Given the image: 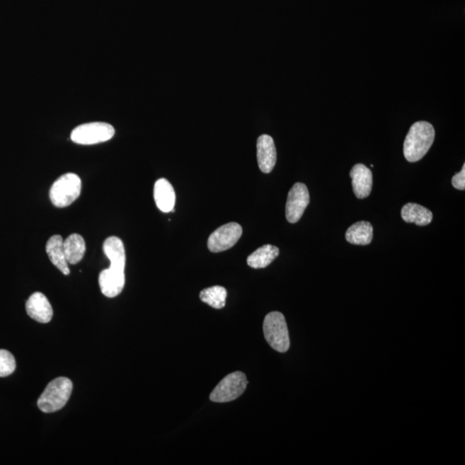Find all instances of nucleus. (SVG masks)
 <instances>
[{
    "label": "nucleus",
    "mask_w": 465,
    "mask_h": 465,
    "mask_svg": "<svg viewBox=\"0 0 465 465\" xmlns=\"http://www.w3.org/2000/svg\"><path fill=\"white\" fill-rule=\"evenodd\" d=\"M16 369L14 357L6 350H0V377L13 374Z\"/></svg>",
    "instance_id": "obj_20"
},
{
    "label": "nucleus",
    "mask_w": 465,
    "mask_h": 465,
    "mask_svg": "<svg viewBox=\"0 0 465 465\" xmlns=\"http://www.w3.org/2000/svg\"><path fill=\"white\" fill-rule=\"evenodd\" d=\"M154 196L159 209L162 212H174L176 196L173 185L166 178H160L155 183Z\"/></svg>",
    "instance_id": "obj_13"
},
{
    "label": "nucleus",
    "mask_w": 465,
    "mask_h": 465,
    "mask_svg": "<svg viewBox=\"0 0 465 465\" xmlns=\"http://www.w3.org/2000/svg\"><path fill=\"white\" fill-rule=\"evenodd\" d=\"M280 256V249L275 246L265 245L248 257V265L254 269L268 268Z\"/></svg>",
    "instance_id": "obj_18"
},
{
    "label": "nucleus",
    "mask_w": 465,
    "mask_h": 465,
    "mask_svg": "<svg viewBox=\"0 0 465 465\" xmlns=\"http://www.w3.org/2000/svg\"><path fill=\"white\" fill-rule=\"evenodd\" d=\"M103 253L109 258L110 265L99 274V286L107 297H116L125 285L126 254L125 245L118 237L107 238L103 242Z\"/></svg>",
    "instance_id": "obj_1"
},
{
    "label": "nucleus",
    "mask_w": 465,
    "mask_h": 465,
    "mask_svg": "<svg viewBox=\"0 0 465 465\" xmlns=\"http://www.w3.org/2000/svg\"><path fill=\"white\" fill-rule=\"evenodd\" d=\"M71 391L73 383L67 377H58L50 381L38 401L40 411L45 413L59 411L69 401Z\"/></svg>",
    "instance_id": "obj_3"
},
{
    "label": "nucleus",
    "mask_w": 465,
    "mask_h": 465,
    "mask_svg": "<svg viewBox=\"0 0 465 465\" xmlns=\"http://www.w3.org/2000/svg\"><path fill=\"white\" fill-rule=\"evenodd\" d=\"M67 263L76 265L85 256L86 246L84 238L81 234H71L63 241Z\"/></svg>",
    "instance_id": "obj_17"
},
{
    "label": "nucleus",
    "mask_w": 465,
    "mask_h": 465,
    "mask_svg": "<svg viewBox=\"0 0 465 465\" xmlns=\"http://www.w3.org/2000/svg\"><path fill=\"white\" fill-rule=\"evenodd\" d=\"M453 188L460 190H465V165L463 166L462 170L459 173L453 176L452 180Z\"/></svg>",
    "instance_id": "obj_21"
},
{
    "label": "nucleus",
    "mask_w": 465,
    "mask_h": 465,
    "mask_svg": "<svg viewBox=\"0 0 465 465\" xmlns=\"http://www.w3.org/2000/svg\"><path fill=\"white\" fill-rule=\"evenodd\" d=\"M266 341L277 352H285L289 349V336L287 323L283 314L271 312L265 316L263 325Z\"/></svg>",
    "instance_id": "obj_5"
},
{
    "label": "nucleus",
    "mask_w": 465,
    "mask_h": 465,
    "mask_svg": "<svg viewBox=\"0 0 465 465\" xmlns=\"http://www.w3.org/2000/svg\"><path fill=\"white\" fill-rule=\"evenodd\" d=\"M28 316L40 323H47L53 317V309L45 295L41 292L33 294L26 303Z\"/></svg>",
    "instance_id": "obj_11"
},
{
    "label": "nucleus",
    "mask_w": 465,
    "mask_h": 465,
    "mask_svg": "<svg viewBox=\"0 0 465 465\" xmlns=\"http://www.w3.org/2000/svg\"><path fill=\"white\" fill-rule=\"evenodd\" d=\"M242 234V228L236 222L222 225L214 231L208 240V248L212 253H220L233 248Z\"/></svg>",
    "instance_id": "obj_8"
},
{
    "label": "nucleus",
    "mask_w": 465,
    "mask_h": 465,
    "mask_svg": "<svg viewBox=\"0 0 465 465\" xmlns=\"http://www.w3.org/2000/svg\"><path fill=\"white\" fill-rule=\"evenodd\" d=\"M81 193V178L75 173H66L52 185L50 197L55 207L65 208L77 200Z\"/></svg>",
    "instance_id": "obj_4"
},
{
    "label": "nucleus",
    "mask_w": 465,
    "mask_h": 465,
    "mask_svg": "<svg viewBox=\"0 0 465 465\" xmlns=\"http://www.w3.org/2000/svg\"><path fill=\"white\" fill-rule=\"evenodd\" d=\"M345 239L353 245H369L373 239V226L369 222H357L348 229Z\"/></svg>",
    "instance_id": "obj_16"
},
{
    "label": "nucleus",
    "mask_w": 465,
    "mask_h": 465,
    "mask_svg": "<svg viewBox=\"0 0 465 465\" xmlns=\"http://www.w3.org/2000/svg\"><path fill=\"white\" fill-rule=\"evenodd\" d=\"M115 129L106 122L85 123L75 128L71 133V140L77 144L94 145L110 141L114 137Z\"/></svg>",
    "instance_id": "obj_6"
},
{
    "label": "nucleus",
    "mask_w": 465,
    "mask_h": 465,
    "mask_svg": "<svg viewBox=\"0 0 465 465\" xmlns=\"http://www.w3.org/2000/svg\"><path fill=\"white\" fill-rule=\"evenodd\" d=\"M401 217L408 224H415L417 226H427L432 221V213L425 207L417 204L405 205L401 209Z\"/></svg>",
    "instance_id": "obj_15"
},
{
    "label": "nucleus",
    "mask_w": 465,
    "mask_h": 465,
    "mask_svg": "<svg viewBox=\"0 0 465 465\" xmlns=\"http://www.w3.org/2000/svg\"><path fill=\"white\" fill-rule=\"evenodd\" d=\"M61 236H54L47 242L46 252L55 268L67 276L70 273L65 256L64 246Z\"/></svg>",
    "instance_id": "obj_14"
},
{
    "label": "nucleus",
    "mask_w": 465,
    "mask_h": 465,
    "mask_svg": "<svg viewBox=\"0 0 465 465\" xmlns=\"http://www.w3.org/2000/svg\"><path fill=\"white\" fill-rule=\"evenodd\" d=\"M353 193L360 200H364L372 193L373 177L372 171L363 164H357L350 172Z\"/></svg>",
    "instance_id": "obj_12"
},
{
    "label": "nucleus",
    "mask_w": 465,
    "mask_h": 465,
    "mask_svg": "<svg viewBox=\"0 0 465 465\" xmlns=\"http://www.w3.org/2000/svg\"><path fill=\"white\" fill-rule=\"evenodd\" d=\"M309 193L307 186L303 183H296L289 190L285 214L287 221L296 224L303 217L306 208L309 205Z\"/></svg>",
    "instance_id": "obj_9"
},
{
    "label": "nucleus",
    "mask_w": 465,
    "mask_h": 465,
    "mask_svg": "<svg viewBox=\"0 0 465 465\" xmlns=\"http://www.w3.org/2000/svg\"><path fill=\"white\" fill-rule=\"evenodd\" d=\"M258 168L264 173H270L277 162V151L272 137L262 134L257 141Z\"/></svg>",
    "instance_id": "obj_10"
},
{
    "label": "nucleus",
    "mask_w": 465,
    "mask_h": 465,
    "mask_svg": "<svg viewBox=\"0 0 465 465\" xmlns=\"http://www.w3.org/2000/svg\"><path fill=\"white\" fill-rule=\"evenodd\" d=\"M200 299L214 309L224 308L226 299V289L222 286H213V287L202 289L200 293Z\"/></svg>",
    "instance_id": "obj_19"
},
{
    "label": "nucleus",
    "mask_w": 465,
    "mask_h": 465,
    "mask_svg": "<svg viewBox=\"0 0 465 465\" xmlns=\"http://www.w3.org/2000/svg\"><path fill=\"white\" fill-rule=\"evenodd\" d=\"M248 380L243 372H236L224 377L210 394L214 403H229L243 394L248 386Z\"/></svg>",
    "instance_id": "obj_7"
},
{
    "label": "nucleus",
    "mask_w": 465,
    "mask_h": 465,
    "mask_svg": "<svg viewBox=\"0 0 465 465\" xmlns=\"http://www.w3.org/2000/svg\"><path fill=\"white\" fill-rule=\"evenodd\" d=\"M435 138V130L431 123L424 121L413 123L403 145L404 157L408 162L421 160L431 149Z\"/></svg>",
    "instance_id": "obj_2"
}]
</instances>
